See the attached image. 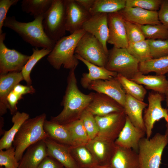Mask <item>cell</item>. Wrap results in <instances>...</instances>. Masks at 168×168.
<instances>
[{"mask_svg":"<svg viewBox=\"0 0 168 168\" xmlns=\"http://www.w3.org/2000/svg\"><path fill=\"white\" fill-rule=\"evenodd\" d=\"M48 156L44 140L39 141L30 146L19 162L18 168H37Z\"/></svg>","mask_w":168,"mask_h":168,"instance_id":"cell-21","label":"cell"},{"mask_svg":"<svg viewBox=\"0 0 168 168\" xmlns=\"http://www.w3.org/2000/svg\"><path fill=\"white\" fill-rule=\"evenodd\" d=\"M69 149L79 168H95L99 166L86 144L69 146Z\"/></svg>","mask_w":168,"mask_h":168,"instance_id":"cell-28","label":"cell"},{"mask_svg":"<svg viewBox=\"0 0 168 168\" xmlns=\"http://www.w3.org/2000/svg\"><path fill=\"white\" fill-rule=\"evenodd\" d=\"M148 104L145 110L143 119L146 138H150L155 123L164 119L168 124V110L162 107L161 102L164 100L163 95L153 91L148 96Z\"/></svg>","mask_w":168,"mask_h":168,"instance_id":"cell-9","label":"cell"},{"mask_svg":"<svg viewBox=\"0 0 168 168\" xmlns=\"http://www.w3.org/2000/svg\"><path fill=\"white\" fill-rule=\"evenodd\" d=\"M158 12L160 22L168 27V0H162Z\"/></svg>","mask_w":168,"mask_h":168,"instance_id":"cell-46","label":"cell"},{"mask_svg":"<svg viewBox=\"0 0 168 168\" xmlns=\"http://www.w3.org/2000/svg\"><path fill=\"white\" fill-rule=\"evenodd\" d=\"M126 93L142 101H143L147 91L142 85L118 74L116 77Z\"/></svg>","mask_w":168,"mask_h":168,"instance_id":"cell-34","label":"cell"},{"mask_svg":"<svg viewBox=\"0 0 168 168\" xmlns=\"http://www.w3.org/2000/svg\"><path fill=\"white\" fill-rule=\"evenodd\" d=\"M75 70H70L67 78V87L61 103L63 109L58 115L51 117L50 119L62 125L79 119L93 97V92L86 94L79 90Z\"/></svg>","mask_w":168,"mask_h":168,"instance_id":"cell-1","label":"cell"},{"mask_svg":"<svg viewBox=\"0 0 168 168\" xmlns=\"http://www.w3.org/2000/svg\"><path fill=\"white\" fill-rule=\"evenodd\" d=\"M109 35L107 42L114 46L127 49L128 41L125 20L119 12L108 14Z\"/></svg>","mask_w":168,"mask_h":168,"instance_id":"cell-13","label":"cell"},{"mask_svg":"<svg viewBox=\"0 0 168 168\" xmlns=\"http://www.w3.org/2000/svg\"><path fill=\"white\" fill-rule=\"evenodd\" d=\"M44 128L48 138L68 146L75 145L68 130L65 125L46 119Z\"/></svg>","mask_w":168,"mask_h":168,"instance_id":"cell-27","label":"cell"},{"mask_svg":"<svg viewBox=\"0 0 168 168\" xmlns=\"http://www.w3.org/2000/svg\"><path fill=\"white\" fill-rule=\"evenodd\" d=\"M148 41L152 58H157L168 56V39L164 40H148Z\"/></svg>","mask_w":168,"mask_h":168,"instance_id":"cell-40","label":"cell"},{"mask_svg":"<svg viewBox=\"0 0 168 168\" xmlns=\"http://www.w3.org/2000/svg\"><path fill=\"white\" fill-rule=\"evenodd\" d=\"M130 80L144 85L147 89L163 95L168 91V79L165 75H146L139 72Z\"/></svg>","mask_w":168,"mask_h":168,"instance_id":"cell-26","label":"cell"},{"mask_svg":"<svg viewBox=\"0 0 168 168\" xmlns=\"http://www.w3.org/2000/svg\"><path fill=\"white\" fill-rule=\"evenodd\" d=\"M24 79L21 72H15L0 75V115L7 112L10 107L7 96L15 86Z\"/></svg>","mask_w":168,"mask_h":168,"instance_id":"cell-20","label":"cell"},{"mask_svg":"<svg viewBox=\"0 0 168 168\" xmlns=\"http://www.w3.org/2000/svg\"><path fill=\"white\" fill-rule=\"evenodd\" d=\"M147 106L148 104L144 101L139 100L126 94L124 106V111L135 126L145 131L142 114L143 110Z\"/></svg>","mask_w":168,"mask_h":168,"instance_id":"cell-23","label":"cell"},{"mask_svg":"<svg viewBox=\"0 0 168 168\" xmlns=\"http://www.w3.org/2000/svg\"><path fill=\"white\" fill-rule=\"evenodd\" d=\"M75 56L86 66L89 71L88 73L82 74L80 80L81 85L85 89H87L90 83L93 81L109 79L113 77H116L117 75V73L109 71L105 67L99 66L91 63L75 54Z\"/></svg>","mask_w":168,"mask_h":168,"instance_id":"cell-22","label":"cell"},{"mask_svg":"<svg viewBox=\"0 0 168 168\" xmlns=\"http://www.w3.org/2000/svg\"><path fill=\"white\" fill-rule=\"evenodd\" d=\"M110 165L112 168H140L137 152L117 146Z\"/></svg>","mask_w":168,"mask_h":168,"instance_id":"cell-25","label":"cell"},{"mask_svg":"<svg viewBox=\"0 0 168 168\" xmlns=\"http://www.w3.org/2000/svg\"><path fill=\"white\" fill-rule=\"evenodd\" d=\"M162 0H126V7H138L145 10H159Z\"/></svg>","mask_w":168,"mask_h":168,"instance_id":"cell-42","label":"cell"},{"mask_svg":"<svg viewBox=\"0 0 168 168\" xmlns=\"http://www.w3.org/2000/svg\"><path fill=\"white\" fill-rule=\"evenodd\" d=\"M75 53L87 61L100 67H105L107 61L108 55L102 43L87 32L78 42Z\"/></svg>","mask_w":168,"mask_h":168,"instance_id":"cell-8","label":"cell"},{"mask_svg":"<svg viewBox=\"0 0 168 168\" xmlns=\"http://www.w3.org/2000/svg\"><path fill=\"white\" fill-rule=\"evenodd\" d=\"M125 24L129 44L146 39L142 30L137 24L125 20Z\"/></svg>","mask_w":168,"mask_h":168,"instance_id":"cell-41","label":"cell"},{"mask_svg":"<svg viewBox=\"0 0 168 168\" xmlns=\"http://www.w3.org/2000/svg\"><path fill=\"white\" fill-rule=\"evenodd\" d=\"M168 144V136L157 133L151 138L140 140L138 154L140 168H160L163 150Z\"/></svg>","mask_w":168,"mask_h":168,"instance_id":"cell-5","label":"cell"},{"mask_svg":"<svg viewBox=\"0 0 168 168\" xmlns=\"http://www.w3.org/2000/svg\"><path fill=\"white\" fill-rule=\"evenodd\" d=\"M86 32L82 29L58 40L48 55L47 60L49 64L56 70H59L62 66L70 70L75 69L79 63L75 56V49Z\"/></svg>","mask_w":168,"mask_h":168,"instance_id":"cell-3","label":"cell"},{"mask_svg":"<svg viewBox=\"0 0 168 168\" xmlns=\"http://www.w3.org/2000/svg\"><path fill=\"white\" fill-rule=\"evenodd\" d=\"M95 168H112L110 165L105 166H98Z\"/></svg>","mask_w":168,"mask_h":168,"instance_id":"cell-51","label":"cell"},{"mask_svg":"<svg viewBox=\"0 0 168 168\" xmlns=\"http://www.w3.org/2000/svg\"><path fill=\"white\" fill-rule=\"evenodd\" d=\"M166 95V104L168 106V91ZM166 130L165 134L168 136V124H166Z\"/></svg>","mask_w":168,"mask_h":168,"instance_id":"cell-50","label":"cell"},{"mask_svg":"<svg viewBox=\"0 0 168 168\" xmlns=\"http://www.w3.org/2000/svg\"><path fill=\"white\" fill-rule=\"evenodd\" d=\"M46 118V114L43 113L27 119L21 127L13 142L15 156L18 162L30 146L48 137L44 128Z\"/></svg>","mask_w":168,"mask_h":168,"instance_id":"cell-4","label":"cell"},{"mask_svg":"<svg viewBox=\"0 0 168 168\" xmlns=\"http://www.w3.org/2000/svg\"><path fill=\"white\" fill-rule=\"evenodd\" d=\"M37 168H65L54 157L49 155L46 157Z\"/></svg>","mask_w":168,"mask_h":168,"instance_id":"cell-44","label":"cell"},{"mask_svg":"<svg viewBox=\"0 0 168 168\" xmlns=\"http://www.w3.org/2000/svg\"><path fill=\"white\" fill-rule=\"evenodd\" d=\"M91 16L75 0H66L65 27L70 34L82 29L84 23Z\"/></svg>","mask_w":168,"mask_h":168,"instance_id":"cell-14","label":"cell"},{"mask_svg":"<svg viewBox=\"0 0 168 168\" xmlns=\"http://www.w3.org/2000/svg\"><path fill=\"white\" fill-rule=\"evenodd\" d=\"M4 126V119L3 117H2V116H0V135L1 134H3L4 132L2 131V127H3Z\"/></svg>","mask_w":168,"mask_h":168,"instance_id":"cell-49","label":"cell"},{"mask_svg":"<svg viewBox=\"0 0 168 168\" xmlns=\"http://www.w3.org/2000/svg\"><path fill=\"white\" fill-rule=\"evenodd\" d=\"M82 7L89 12L92 7L95 0H75Z\"/></svg>","mask_w":168,"mask_h":168,"instance_id":"cell-48","label":"cell"},{"mask_svg":"<svg viewBox=\"0 0 168 168\" xmlns=\"http://www.w3.org/2000/svg\"><path fill=\"white\" fill-rule=\"evenodd\" d=\"M94 116L99 128L97 135L114 141L125 123L126 115L124 110Z\"/></svg>","mask_w":168,"mask_h":168,"instance_id":"cell-11","label":"cell"},{"mask_svg":"<svg viewBox=\"0 0 168 168\" xmlns=\"http://www.w3.org/2000/svg\"><path fill=\"white\" fill-rule=\"evenodd\" d=\"M52 50V49L45 48L41 49H39L37 48L32 49V54L21 71L24 80L27 85L30 86L32 84L30 74L35 65L43 58L48 55Z\"/></svg>","mask_w":168,"mask_h":168,"instance_id":"cell-33","label":"cell"},{"mask_svg":"<svg viewBox=\"0 0 168 168\" xmlns=\"http://www.w3.org/2000/svg\"><path fill=\"white\" fill-rule=\"evenodd\" d=\"M6 35L0 34V75L21 72L30 57L7 48L4 42Z\"/></svg>","mask_w":168,"mask_h":168,"instance_id":"cell-10","label":"cell"},{"mask_svg":"<svg viewBox=\"0 0 168 168\" xmlns=\"http://www.w3.org/2000/svg\"><path fill=\"white\" fill-rule=\"evenodd\" d=\"M44 15H40L28 22L19 21L14 16H7L3 26L13 30L32 46L52 50L56 42L49 38L44 31L43 25Z\"/></svg>","mask_w":168,"mask_h":168,"instance_id":"cell-2","label":"cell"},{"mask_svg":"<svg viewBox=\"0 0 168 168\" xmlns=\"http://www.w3.org/2000/svg\"><path fill=\"white\" fill-rule=\"evenodd\" d=\"M128 52L140 63L152 59L148 40L129 44Z\"/></svg>","mask_w":168,"mask_h":168,"instance_id":"cell-35","label":"cell"},{"mask_svg":"<svg viewBox=\"0 0 168 168\" xmlns=\"http://www.w3.org/2000/svg\"><path fill=\"white\" fill-rule=\"evenodd\" d=\"M86 110L94 116H103L111 113L124 110L123 107L108 96L93 92L92 100Z\"/></svg>","mask_w":168,"mask_h":168,"instance_id":"cell-18","label":"cell"},{"mask_svg":"<svg viewBox=\"0 0 168 168\" xmlns=\"http://www.w3.org/2000/svg\"><path fill=\"white\" fill-rule=\"evenodd\" d=\"M87 89L108 96L124 108L126 94L116 77L105 80H99L93 81L90 83Z\"/></svg>","mask_w":168,"mask_h":168,"instance_id":"cell-15","label":"cell"},{"mask_svg":"<svg viewBox=\"0 0 168 168\" xmlns=\"http://www.w3.org/2000/svg\"><path fill=\"white\" fill-rule=\"evenodd\" d=\"M80 119L82 121L89 140L97 136L99 128L94 116L85 110L82 113Z\"/></svg>","mask_w":168,"mask_h":168,"instance_id":"cell-38","label":"cell"},{"mask_svg":"<svg viewBox=\"0 0 168 168\" xmlns=\"http://www.w3.org/2000/svg\"><path fill=\"white\" fill-rule=\"evenodd\" d=\"M30 118L29 114L17 111L12 119L13 125L8 131H5L0 140V150L7 149L12 146L16 135L21 127L26 120Z\"/></svg>","mask_w":168,"mask_h":168,"instance_id":"cell-29","label":"cell"},{"mask_svg":"<svg viewBox=\"0 0 168 168\" xmlns=\"http://www.w3.org/2000/svg\"><path fill=\"white\" fill-rule=\"evenodd\" d=\"M65 23L66 0H53L51 7L44 15L43 25L46 34L56 42L65 36Z\"/></svg>","mask_w":168,"mask_h":168,"instance_id":"cell-6","label":"cell"},{"mask_svg":"<svg viewBox=\"0 0 168 168\" xmlns=\"http://www.w3.org/2000/svg\"><path fill=\"white\" fill-rule=\"evenodd\" d=\"M137 24L142 30L146 39L164 40L168 39V27L162 24L145 25Z\"/></svg>","mask_w":168,"mask_h":168,"instance_id":"cell-37","label":"cell"},{"mask_svg":"<svg viewBox=\"0 0 168 168\" xmlns=\"http://www.w3.org/2000/svg\"><path fill=\"white\" fill-rule=\"evenodd\" d=\"M48 155L60 162L65 168H79L69 150V147L48 138L44 140Z\"/></svg>","mask_w":168,"mask_h":168,"instance_id":"cell-24","label":"cell"},{"mask_svg":"<svg viewBox=\"0 0 168 168\" xmlns=\"http://www.w3.org/2000/svg\"><path fill=\"white\" fill-rule=\"evenodd\" d=\"M22 96L15 93L12 90L7 96V100L10 107L11 114H14L17 111V104L18 101L22 98Z\"/></svg>","mask_w":168,"mask_h":168,"instance_id":"cell-45","label":"cell"},{"mask_svg":"<svg viewBox=\"0 0 168 168\" xmlns=\"http://www.w3.org/2000/svg\"><path fill=\"white\" fill-rule=\"evenodd\" d=\"M119 12L125 20L138 25L161 24L159 19L157 11L147 10L138 7H125Z\"/></svg>","mask_w":168,"mask_h":168,"instance_id":"cell-19","label":"cell"},{"mask_svg":"<svg viewBox=\"0 0 168 168\" xmlns=\"http://www.w3.org/2000/svg\"><path fill=\"white\" fill-rule=\"evenodd\" d=\"M19 0H0V34L2 32V27L6 15L11 7L16 4Z\"/></svg>","mask_w":168,"mask_h":168,"instance_id":"cell-43","label":"cell"},{"mask_svg":"<svg viewBox=\"0 0 168 168\" xmlns=\"http://www.w3.org/2000/svg\"><path fill=\"white\" fill-rule=\"evenodd\" d=\"M19 163L15 156V150L12 146L4 151L0 150V167L4 168H18Z\"/></svg>","mask_w":168,"mask_h":168,"instance_id":"cell-39","label":"cell"},{"mask_svg":"<svg viewBox=\"0 0 168 168\" xmlns=\"http://www.w3.org/2000/svg\"><path fill=\"white\" fill-rule=\"evenodd\" d=\"M0 168H4L3 167H0Z\"/></svg>","mask_w":168,"mask_h":168,"instance_id":"cell-52","label":"cell"},{"mask_svg":"<svg viewBox=\"0 0 168 168\" xmlns=\"http://www.w3.org/2000/svg\"><path fill=\"white\" fill-rule=\"evenodd\" d=\"M108 14L101 13L92 16L84 23L82 29L100 41L108 55L109 50L107 46L109 35Z\"/></svg>","mask_w":168,"mask_h":168,"instance_id":"cell-16","label":"cell"},{"mask_svg":"<svg viewBox=\"0 0 168 168\" xmlns=\"http://www.w3.org/2000/svg\"><path fill=\"white\" fill-rule=\"evenodd\" d=\"M126 0H95L89 11L91 16L119 12L126 7Z\"/></svg>","mask_w":168,"mask_h":168,"instance_id":"cell-30","label":"cell"},{"mask_svg":"<svg viewBox=\"0 0 168 168\" xmlns=\"http://www.w3.org/2000/svg\"><path fill=\"white\" fill-rule=\"evenodd\" d=\"M139 62L127 49L114 46L110 50L105 68L129 79L139 72Z\"/></svg>","mask_w":168,"mask_h":168,"instance_id":"cell-7","label":"cell"},{"mask_svg":"<svg viewBox=\"0 0 168 168\" xmlns=\"http://www.w3.org/2000/svg\"><path fill=\"white\" fill-rule=\"evenodd\" d=\"M86 145L100 166L110 165L117 147L114 141L98 135Z\"/></svg>","mask_w":168,"mask_h":168,"instance_id":"cell-12","label":"cell"},{"mask_svg":"<svg viewBox=\"0 0 168 168\" xmlns=\"http://www.w3.org/2000/svg\"><path fill=\"white\" fill-rule=\"evenodd\" d=\"M53 0H23L21 8L24 12L33 16L34 18L45 14L51 7Z\"/></svg>","mask_w":168,"mask_h":168,"instance_id":"cell-32","label":"cell"},{"mask_svg":"<svg viewBox=\"0 0 168 168\" xmlns=\"http://www.w3.org/2000/svg\"><path fill=\"white\" fill-rule=\"evenodd\" d=\"M64 125L68 130L75 145L86 144L89 140L86 131L80 119Z\"/></svg>","mask_w":168,"mask_h":168,"instance_id":"cell-36","label":"cell"},{"mask_svg":"<svg viewBox=\"0 0 168 168\" xmlns=\"http://www.w3.org/2000/svg\"><path fill=\"white\" fill-rule=\"evenodd\" d=\"M145 134V131L135 126L126 116L125 124L114 142L118 146L138 153L139 142Z\"/></svg>","mask_w":168,"mask_h":168,"instance_id":"cell-17","label":"cell"},{"mask_svg":"<svg viewBox=\"0 0 168 168\" xmlns=\"http://www.w3.org/2000/svg\"><path fill=\"white\" fill-rule=\"evenodd\" d=\"M13 91L16 94L21 96L28 94H33L35 92V89L32 86H25L20 83L15 86Z\"/></svg>","mask_w":168,"mask_h":168,"instance_id":"cell-47","label":"cell"},{"mask_svg":"<svg viewBox=\"0 0 168 168\" xmlns=\"http://www.w3.org/2000/svg\"><path fill=\"white\" fill-rule=\"evenodd\" d=\"M139 69L144 74L154 72L156 75H165L168 73V56L140 63Z\"/></svg>","mask_w":168,"mask_h":168,"instance_id":"cell-31","label":"cell"}]
</instances>
